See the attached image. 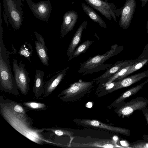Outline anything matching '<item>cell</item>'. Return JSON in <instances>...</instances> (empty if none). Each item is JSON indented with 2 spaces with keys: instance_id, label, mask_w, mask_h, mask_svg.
<instances>
[{
  "instance_id": "cell-6",
  "label": "cell",
  "mask_w": 148,
  "mask_h": 148,
  "mask_svg": "<svg viewBox=\"0 0 148 148\" xmlns=\"http://www.w3.org/2000/svg\"><path fill=\"white\" fill-rule=\"evenodd\" d=\"M95 82L94 80L86 82L79 80L71 84L69 88L59 94L58 97L63 101H71L89 91L93 87Z\"/></svg>"
},
{
  "instance_id": "cell-30",
  "label": "cell",
  "mask_w": 148,
  "mask_h": 148,
  "mask_svg": "<svg viewBox=\"0 0 148 148\" xmlns=\"http://www.w3.org/2000/svg\"><path fill=\"white\" fill-rule=\"evenodd\" d=\"M143 137V140L148 141V135L144 134Z\"/></svg>"
},
{
  "instance_id": "cell-18",
  "label": "cell",
  "mask_w": 148,
  "mask_h": 148,
  "mask_svg": "<svg viewBox=\"0 0 148 148\" xmlns=\"http://www.w3.org/2000/svg\"><path fill=\"white\" fill-rule=\"evenodd\" d=\"M45 72L36 69V73L34 80L33 92L36 98L40 97L43 95L45 85L43 80Z\"/></svg>"
},
{
  "instance_id": "cell-19",
  "label": "cell",
  "mask_w": 148,
  "mask_h": 148,
  "mask_svg": "<svg viewBox=\"0 0 148 148\" xmlns=\"http://www.w3.org/2000/svg\"><path fill=\"white\" fill-rule=\"evenodd\" d=\"M81 5L84 11L93 21L97 23L101 27H107L105 22L91 7L83 3H81Z\"/></svg>"
},
{
  "instance_id": "cell-27",
  "label": "cell",
  "mask_w": 148,
  "mask_h": 148,
  "mask_svg": "<svg viewBox=\"0 0 148 148\" xmlns=\"http://www.w3.org/2000/svg\"><path fill=\"white\" fill-rule=\"evenodd\" d=\"M130 146L135 148H148V141L143 140H138L130 144Z\"/></svg>"
},
{
  "instance_id": "cell-1",
  "label": "cell",
  "mask_w": 148,
  "mask_h": 148,
  "mask_svg": "<svg viewBox=\"0 0 148 148\" xmlns=\"http://www.w3.org/2000/svg\"><path fill=\"white\" fill-rule=\"evenodd\" d=\"M0 112L4 119L13 128L31 141L38 144H56L47 138L42 133L45 129L33 126L32 120L26 114L14 112L2 95L0 96Z\"/></svg>"
},
{
  "instance_id": "cell-8",
  "label": "cell",
  "mask_w": 148,
  "mask_h": 148,
  "mask_svg": "<svg viewBox=\"0 0 148 148\" xmlns=\"http://www.w3.org/2000/svg\"><path fill=\"white\" fill-rule=\"evenodd\" d=\"M84 0L111 21L112 18L115 21H116V16H118L117 11L114 3H109L108 0Z\"/></svg>"
},
{
  "instance_id": "cell-24",
  "label": "cell",
  "mask_w": 148,
  "mask_h": 148,
  "mask_svg": "<svg viewBox=\"0 0 148 148\" xmlns=\"http://www.w3.org/2000/svg\"><path fill=\"white\" fill-rule=\"evenodd\" d=\"M23 104L27 109L35 110L40 111L45 110L47 109V106L44 103L34 101L25 102Z\"/></svg>"
},
{
  "instance_id": "cell-26",
  "label": "cell",
  "mask_w": 148,
  "mask_h": 148,
  "mask_svg": "<svg viewBox=\"0 0 148 148\" xmlns=\"http://www.w3.org/2000/svg\"><path fill=\"white\" fill-rule=\"evenodd\" d=\"M45 130L51 131L58 136H61L64 135H67L69 136L73 133L71 132L58 127H53L45 129Z\"/></svg>"
},
{
  "instance_id": "cell-20",
  "label": "cell",
  "mask_w": 148,
  "mask_h": 148,
  "mask_svg": "<svg viewBox=\"0 0 148 148\" xmlns=\"http://www.w3.org/2000/svg\"><path fill=\"white\" fill-rule=\"evenodd\" d=\"M148 82V79L144 82L124 92L114 101V104L118 105L121 102L123 101L127 98L135 95Z\"/></svg>"
},
{
  "instance_id": "cell-28",
  "label": "cell",
  "mask_w": 148,
  "mask_h": 148,
  "mask_svg": "<svg viewBox=\"0 0 148 148\" xmlns=\"http://www.w3.org/2000/svg\"><path fill=\"white\" fill-rule=\"evenodd\" d=\"M148 124V108L146 107L141 110Z\"/></svg>"
},
{
  "instance_id": "cell-4",
  "label": "cell",
  "mask_w": 148,
  "mask_h": 148,
  "mask_svg": "<svg viewBox=\"0 0 148 148\" xmlns=\"http://www.w3.org/2000/svg\"><path fill=\"white\" fill-rule=\"evenodd\" d=\"M4 10L8 21L13 28L19 29L22 25L23 11L18 0H3Z\"/></svg>"
},
{
  "instance_id": "cell-2",
  "label": "cell",
  "mask_w": 148,
  "mask_h": 148,
  "mask_svg": "<svg viewBox=\"0 0 148 148\" xmlns=\"http://www.w3.org/2000/svg\"><path fill=\"white\" fill-rule=\"evenodd\" d=\"M0 26V88L2 90L18 96L19 93L10 64V52L6 49L3 42L1 20Z\"/></svg>"
},
{
  "instance_id": "cell-25",
  "label": "cell",
  "mask_w": 148,
  "mask_h": 148,
  "mask_svg": "<svg viewBox=\"0 0 148 148\" xmlns=\"http://www.w3.org/2000/svg\"><path fill=\"white\" fill-rule=\"evenodd\" d=\"M6 100L10 105L12 110L15 112L25 114L28 111L27 109L20 103L9 99Z\"/></svg>"
},
{
  "instance_id": "cell-29",
  "label": "cell",
  "mask_w": 148,
  "mask_h": 148,
  "mask_svg": "<svg viewBox=\"0 0 148 148\" xmlns=\"http://www.w3.org/2000/svg\"><path fill=\"white\" fill-rule=\"evenodd\" d=\"M141 2V5L142 7H144L148 1V0H140Z\"/></svg>"
},
{
  "instance_id": "cell-22",
  "label": "cell",
  "mask_w": 148,
  "mask_h": 148,
  "mask_svg": "<svg viewBox=\"0 0 148 148\" xmlns=\"http://www.w3.org/2000/svg\"><path fill=\"white\" fill-rule=\"evenodd\" d=\"M33 49L27 41H25L20 48L18 52L19 54L23 56L27 59L31 63V58L33 55Z\"/></svg>"
},
{
  "instance_id": "cell-21",
  "label": "cell",
  "mask_w": 148,
  "mask_h": 148,
  "mask_svg": "<svg viewBox=\"0 0 148 148\" xmlns=\"http://www.w3.org/2000/svg\"><path fill=\"white\" fill-rule=\"evenodd\" d=\"M138 58L139 59L131 66L125 74L123 76L122 79L142 68L148 63V55L142 58Z\"/></svg>"
},
{
  "instance_id": "cell-32",
  "label": "cell",
  "mask_w": 148,
  "mask_h": 148,
  "mask_svg": "<svg viewBox=\"0 0 148 148\" xmlns=\"http://www.w3.org/2000/svg\"><path fill=\"white\" fill-rule=\"evenodd\" d=\"M114 139V140H116L117 139V137H116L114 136L113 137Z\"/></svg>"
},
{
  "instance_id": "cell-9",
  "label": "cell",
  "mask_w": 148,
  "mask_h": 148,
  "mask_svg": "<svg viewBox=\"0 0 148 148\" xmlns=\"http://www.w3.org/2000/svg\"><path fill=\"white\" fill-rule=\"evenodd\" d=\"M34 16L41 20L47 21L50 16L52 7L50 1H41L37 3L32 0H26Z\"/></svg>"
},
{
  "instance_id": "cell-5",
  "label": "cell",
  "mask_w": 148,
  "mask_h": 148,
  "mask_svg": "<svg viewBox=\"0 0 148 148\" xmlns=\"http://www.w3.org/2000/svg\"><path fill=\"white\" fill-rule=\"evenodd\" d=\"M25 67V64L22 63V60L18 64L16 59H13L12 67L17 88L22 94L26 95L30 90L29 83L30 79Z\"/></svg>"
},
{
  "instance_id": "cell-31",
  "label": "cell",
  "mask_w": 148,
  "mask_h": 148,
  "mask_svg": "<svg viewBox=\"0 0 148 148\" xmlns=\"http://www.w3.org/2000/svg\"><path fill=\"white\" fill-rule=\"evenodd\" d=\"M146 29L147 30V33H148V20L146 26Z\"/></svg>"
},
{
  "instance_id": "cell-3",
  "label": "cell",
  "mask_w": 148,
  "mask_h": 148,
  "mask_svg": "<svg viewBox=\"0 0 148 148\" xmlns=\"http://www.w3.org/2000/svg\"><path fill=\"white\" fill-rule=\"evenodd\" d=\"M123 48V45L118 46L117 44L112 45L110 49L104 54L90 57L86 60L81 62L77 72L82 73L83 76L107 69L112 64H104V62L121 52Z\"/></svg>"
},
{
  "instance_id": "cell-11",
  "label": "cell",
  "mask_w": 148,
  "mask_h": 148,
  "mask_svg": "<svg viewBox=\"0 0 148 148\" xmlns=\"http://www.w3.org/2000/svg\"><path fill=\"white\" fill-rule=\"evenodd\" d=\"M139 59H137L125 61L121 60L116 62L107 69L106 72L98 77L93 80L97 84H103L108 78L112 76L123 68L133 64Z\"/></svg>"
},
{
  "instance_id": "cell-10",
  "label": "cell",
  "mask_w": 148,
  "mask_h": 148,
  "mask_svg": "<svg viewBox=\"0 0 148 148\" xmlns=\"http://www.w3.org/2000/svg\"><path fill=\"white\" fill-rule=\"evenodd\" d=\"M136 7V0H126L121 11L119 24L120 27L124 29L128 27L131 22Z\"/></svg>"
},
{
  "instance_id": "cell-14",
  "label": "cell",
  "mask_w": 148,
  "mask_h": 148,
  "mask_svg": "<svg viewBox=\"0 0 148 148\" xmlns=\"http://www.w3.org/2000/svg\"><path fill=\"white\" fill-rule=\"evenodd\" d=\"M148 77V70L125 77L122 79L116 81L114 87L112 89L108 90V91L112 92L121 88L128 87L144 78Z\"/></svg>"
},
{
  "instance_id": "cell-7",
  "label": "cell",
  "mask_w": 148,
  "mask_h": 148,
  "mask_svg": "<svg viewBox=\"0 0 148 148\" xmlns=\"http://www.w3.org/2000/svg\"><path fill=\"white\" fill-rule=\"evenodd\" d=\"M148 105V99L142 96L138 97L130 101H123L118 104L116 112L120 116L129 118L136 110H142Z\"/></svg>"
},
{
  "instance_id": "cell-16",
  "label": "cell",
  "mask_w": 148,
  "mask_h": 148,
  "mask_svg": "<svg viewBox=\"0 0 148 148\" xmlns=\"http://www.w3.org/2000/svg\"><path fill=\"white\" fill-rule=\"evenodd\" d=\"M34 34L37 40L35 44L37 55L42 64L45 66H48L49 57L44 38L36 31L34 32Z\"/></svg>"
},
{
  "instance_id": "cell-13",
  "label": "cell",
  "mask_w": 148,
  "mask_h": 148,
  "mask_svg": "<svg viewBox=\"0 0 148 148\" xmlns=\"http://www.w3.org/2000/svg\"><path fill=\"white\" fill-rule=\"evenodd\" d=\"M78 17L77 13L74 10L69 11L64 14L60 30L61 38H63L75 25Z\"/></svg>"
},
{
  "instance_id": "cell-17",
  "label": "cell",
  "mask_w": 148,
  "mask_h": 148,
  "mask_svg": "<svg viewBox=\"0 0 148 148\" xmlns=\"http://www.w3.org/2000/svg\"><path fill=\"white\" fill-rule=\"evenodd\" d=\"M88 23V22L86 20L84 21L73 36L67 49V56L69 57V58L72 57L75 50L80 42L82 32L86 28Z\"/></svg>"
},
{
  "instance_id": "cell-23",
  "label": "cell",
  "mask_w": 148,
  "mask_h": 148,
  "mask_svg": "<svg viewBox=\"0 0 148 148\" xmlns=\"http://www.w3.org/2000/svg\"><path fill=\"white\" fill-rule=\"evenodd\" d=\"M93 42L92 40H87L81 44L77 47L72 57L68 58V61H69L82 53L86 52Z\"/></svg>"
},
{
  "instance_id": "cell-15",
  "label": "cell",
  "mask_w": 148,
  "mask_h": 148,
  "mask_svg": "<svg viewBox=\"0 0 148 148\" xmlns=\"http://www.w3.org/2000/svg\"><path fill=\"white\" fill-rule=\"evenodd\" d=\"M69 68L68 66L60 71L45 83L43 94L44 97L48 96L54 90L63 79Z\"/></svg>"
},
{
  "instance_id": "cell-12",
  "label": "cell",
  "mask_w": 148,
  "mask_h": 148,
  "mask_svg": "<svg viewBox=\"0 0 148 148\" xmlns=\"http://www.w3.org/2000/svg\"><path fill=\"white\" fill-rule=\"evenodd\" d=\"M79 122L82 125L89 126L108 130L112 132L129 136L131 131L126 128L111 126L95 120L82 119L79 121Z\"/></svg>"
}]
</instances>
